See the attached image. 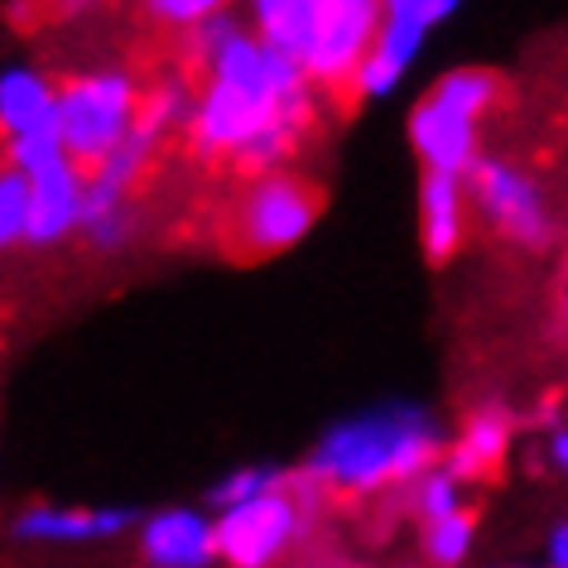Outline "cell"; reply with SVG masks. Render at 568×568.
Listing matches in <instances>:
<instances>
[{"instance_id":"obj_1","label":"cell","mask_w":568,"mask_h":568,"mask_svg":"<svg viewBox=\"0 0 568 568\" xmlns=\"http://www.w3.org/2000/svg\"><path fill=\"white\" fill-rule=\"evenodd\" d=\"M197 97L183 140L193 154L236 164L241 174H280L314 125V88L290 59L265 49L232 10H217L189 34Z\"/></svg>"},{"instance_id":"obj_2","label":"cell","mask_w":568,"mask_h":568,"mask_svg":"<svg viewBox=\"0 0 568 568\" xmlns=\"http://www.w3.org/2000/svg\"><path fill=\"white\" fill-rule=\"evenodd\" d=\"M444 453V429L419 405H381L337 419L304 458V481L337 496H372L415 481Z\"/></svg>"},{"instance_id":"obj_3","label":"cell","mask_w":568,"mask_h":568,"mask_svg":"<svg viewBox=\"0 0 568 568\" xmlns=\"http://www.w3.org/2000/svg\"><path fill=\"white\" fill-rule=\"evenodd\" d=\"M246 24L265 49L290 59L308 88H352L376 44V0H255Z\"/></svg>"},{"instance_id":"obj_4","label":"cell","mask_w":568,"mask_h":568,"mask_svg":"<svg viewBox=\"0 0 568 568\" xmlns=\"http://www.w3.org/2000/svg\"><path fill=\"white\" fill-rule=\"evenodd\" d=\"M496 97H501V78L487 73V68H453L419 97L405 121V135L409 150L419 154L424 174H473V164L481 160L477 121L496 106Z\"/></svg>"},{"instance_id":"obj_5","label":"cell","mask_w":568,"mask_h":568,"mask_svg":"<svg viewBox=\"0 0 568 568\" xmlns=\"http://www.w3.org/2000/svg\"><path fill=\"white\" fill-rule=\"evenodd\" d=\"M140 106H145V82H140L135 68L125 63L78 68L73 78L59 82L53 135H59V145L73 164L97 169L140 125Z\"/></svg>"},{"instance_id":"obj_6","label":"cell","mask_w":568,"mask_h":568,"mask_svg":"<svg viewBox=\"0 0 568 568\" xmlns=\"http://www.w3.org/2000/svg\"><path fill=\"white\" fill-rule=\"evenodd\" d=\"M318 496V487L308 481H284V487L255 496V501L212 510V530H217V564L226 568H275L284 554L304 539L314 510L308 501Z\"/></svg>"},{"instance_id":"obj_7","label":"cell","mask_w":568,"mask_h":568,"mask_svg":"<svg viewBox=\"0 0 568 568\" xmlns=\"http://www.w3.org/2000/svg\"><path fill=\"white\" fill-rule=\"evenodd\" d=\"M318 207L323 197L314 183L294 169H280V174L246 179V189L232 203V217H226V232H232V246L246 255H280L314 232Z\"/></svg>"},{"instance_id":"obj_8","label":"cell","mask_w":568,"mask_h":568,"mask_svg":"<svg viewBox=\"0 0 568 568\" xmlns=\"http://www.w3.org/2000/svg\"><path fill=\"white\" fill-rule=\"evenodd\" d=\"M6 164L30 179V246H63L68 236H78L92 179L63 154L59 135L16 140L6 145Z\"/></svg>"},{"instance_id":"obj_9","label":"cell","mask_w":568,"mask_h":568,"mask_svg":"<svg viewBox=\"0 0 568 568\" xmlns=\"http://www.w3.org/2000/svg\"><path fill=\"white\" fill-rule=\"evenodd\" d=\"M463 183H467V203L506 241H516L525 251H545L554 241V212L545 203V193H539V183L520 164L481 154Z\"/></svg>"},{"instance_id":"obj_10","label":"cell","mask_w":568,"mask_h":568,"mask_svg":"<svg viewBox=\"0 0 568 568\" xmlns=\"http://www.w3.org/2000/svg\"><path fill=\"white\" fill-rule=\"evenodd\" d=\"M453 16H458V0H390V6H381L376 44L366 53L352 92L366 97V102L390 97L405 82L409 63H415L424 53V44H429L434 24H444Z\"/></svg>"},{"instance_id":"obj_11","label":"cell","mask_w":568,"mask_h":568,"mask_svg":"<svg viewBox=\"0 0 568 568\" xmlns=\"http://www.w3.org/2000/svg\"><path fill=\"white\" fill-rule=\"evenodd\" d=\"M135 545L145 568H212L217 564V530L203 506H164L135 525Z\"/></svg>"},{"instance_id":"obj_12","label":"cell","mask_w":568,"mask_h":568,"mask_svg":"<svg viewBox=\"0 0 568 568\" xmlns=\"http://www.w3.org/2000/svg\"><path fill=\"white\" fill-rule=\"evenodd\" d=\"M131 525H140V516L125 506H24L20 516L10 520V535H16L20 545L78 549V545L121 539Z\"/></svg>"},{"instance_id":"obj_13","label":"cell","mask_w":568,"mask_h":568,"mask_svg":"<svg viewBox=\"0 0 568 568\" xmlns=\"http://www.w3.org/2000/svg\"><path fill=\"white\" fill-rule=\"evenodd\" d=\"M53 116H59V82L30 59L0 63V135L6 145L53 135Z\"/></svg>"},{"instance_id":"obj_14","label":"cell","mask_w":568,"mask_h":568,"mask_svg":"<svg viewBox=\"0 0 568 568\" xmlns=\"http://www.w3.org/2000/svg\"><path fill=\"white\" fill-rule=\"evenodd\" d=\"M510 438H516V419H510L501 405H481V409L467 415L458 438L448 444L444 467L463 481V487L467 481H481L501 467V458L510 453Z\"/></svg>"},{"instance_id":"obj_15","label":"cell","mask_w":568,"mask_h":568,"mask_svg":"<svg viewBox=\"0 0 568 568\" xmlns=\"http://www.w3.org/2000/svg\"><path fill=\"white\" fill-rule=\"evenodd\" d=\"M467 236V183L448 174H424L419 179V241L434 265L458 255Z\"/></svg>"},{"instance_id":"obj_16","label":"cell","mask_w":568,"mask_h":568,"mask_svg":"<svg viewBox=\"0 0 568 568\" xmlns=\"http://www.w3.org/2000/svg\"><path fill=\"white\" fill-rule=\"evenodd\" d=\"M164 140H169L164 131H154L150 121H140L135 131L125 135L102 164L88 169V179L97 183V189H111V193H125V197H131V193L140 189V179H150V169H154V160H160Z\"/></svg>"},{"instance_id":"obj_17","label":"cell","mask_w":568,"mask_h":568,"mask_svg":"<svg viewBox=\"0 0 568 568\" xmlns=\"http://www.w3.org/2000/svg\"><path fill=\"white\" fill-rule=\"evenodd\" d=\"M78 236L88 241L92 251H106V255L125 251V246H131V236H135V203L125 193H111V189H97V183H92Z\"/></svg>"},{"instance_id":"obj_18","label":"cell","mask_w":568,"mask_h":568,"mask_svg":"<svg viewBox=\"0 0 568 568\" xmlns=\"http://www.w3.org/2000/svg\"><path fill=\"white\" fill-rule=\"evenodd\" d=\"M193 97H197L193 73H179V68H169V73L145 82V106H140V121H150L154 131L174 135L193 116Z\"/></svg>"},{"instance_id":"obj_19","label":"cell","mask_w":568,"mask_h":568,"mask_svg":"<svg viewBox=\"0 0 568 568\" xmlns=\"http://www.w3.org/2000/svg\"><path fill=\"white\" fill-rule=\"evenodd\" d=\"M405 501H409V510H415L424 525H434V520L453 516V510H463V481L453 477L444 463H434L429 473H419L415 481H405Z\"/></svg>"},{"instance_id":"obj_20","label":"cell","mask_w":568,"mask_h":568,"mask_svg":"<svg viewBox=\"0 0 568 568\" xmlns=\"http://www.w3.org/2000/svg\"><path fill=\"white\" fill-rule=\"evenodd\" d=\"M477 545V516L473 510H453V516L424 525V554H429L434 568H458L467 564V554Z\"/></svg>"},{"instance_id":"obj_21","label":"cell","mask_w":568,"mask_h":568,"mask_svg":"<svg viewBox=\"0 0 568 568\" xmlns=\"http://www.w3.org/2000/svg\"><path fill=\"white\" fill-rule=\"evenodd\" d=\"M30 246V179L0 160V255Z\"/></svg>"},{"instance_id":"obj_22","label":"cell","mask_w":568,"mask_h":568,"mask_svg":"<svg viewBox=\"0 0 568 568\" xmlns=\"http://www.w3.org/2000/svg\"><path fill=\"white\" fill-rule=\"evenodd\" d=\"M284 477L280 467H270V463H246V467H232L226 477H217V487L207 491V501L212 510H226V506H241V501H255V496H265V491H275L284 487Z\"/></svg>"},{"instance_id":"obj_23","label":"cell","mask_w":568,"mask_h":568,"mask_svg":"<svg viewBox=\"0 0 568 568\" xmlns=\"http://www.w3.org/2000/svg\"><path fill=\"white\" fill-rule=\"evenodd\" d=\"M217 0H150L145 6V16L154 24H164V30H183V34H193L203 20L217 16Z\"/></svg>"},{"instance_id":"obj_24","label":"cell","mask_w":568,"mask_h":568,"mask_svg":"<svg viewBox=\"0 0 568 568\" xmlns=\"http://www.w3.org/2000/svg\"><path fill=\"white\" fill-rule=\"evenodd\" d=\"M549 568H568V520H559V525H554V530H549Z\"/></svg>"},{"instance_id":"obj_25","label":"cell","mask_w":568,"mask_h":568,"mask_svg":"<svg viewBox=\"0 0 568 568\" xmlns=\"http://www.w3.org/2000/svg\"><path fill=\"white\" fill-rule=\"evenodd\" d=\"M549 463L559 467V473H568V429H559L549 438Z\"/></svg>"},{"instance_id":"obj_26","label":"cell","mask_w":568,"mask_h":568,"mask_svg":"<svg viewBox=\"0 0 568 568\" xmlns=\"http://www.w3.org/2000/svg\"><path fill=\"white\" fill-rule=\"evenodd\" d=\"M0 160H6V135H0Z\"/></svg>"}]
</instances>
